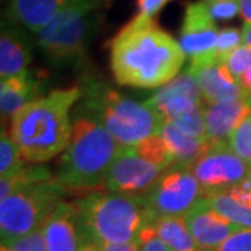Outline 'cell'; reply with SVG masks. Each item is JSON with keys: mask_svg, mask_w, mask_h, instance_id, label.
<instances>
[{"mask_svg": "<svg viewBox=\"0 0 251 251\" xmlns=\"http://www.w3.org/2000/svg\"><path fill=\"white\" fill-rule=\"evenodd\" d=\"M109 54L117 84L140 90H159L175 80L187 57L155 18L138 14L109 41Z\"/></svg>", "mask_w": 251, "mask_h": 251, "instance_id": "cell-1", "label": "cell"}, {"mask_svg": "<svg viewBox=\"0 0 251 251\" xmlns=\"http://www.w3.org/2000/svg\"><path fill=\"white\" fill-rule=\"evenodd\" d=\"M81 95L80 85L53 90L14 115L9 134L24 161L45 163L66 151L73 134L72 109Z\"/></svg>", "mask_w": 251, "mask_h": 251, "instance_id": "cell-2", "label": "cell"}, {"mask_svg": "<svg viewBox=\"0 0 251 251\" xmlns=\"http://www.w3.org/2000/svg\"><path fill=\"white\" fill-rule=\"evenodd\" d=\"M120 148L95 119L77 115L70 143L56 163L54 180L69 191L103 190L109 168Z\"/></svg>", "mask_w": 251, "mask_h": 251, "instance_id": "cell-3", "label": "cell"}, {"mask_svg": "<svg viewBox=\"0 0 251 251\" xmlns=\"http://www.w3.org/2000/svg\"><path fill=\"white\" fill-rule=\"evenodd\" d=\"M82 115L95 119L122 147H133L155 135L161 120L152 109L110 87L95 74H84L80 81Z\"/></svg>", "mask_w": 251, "mask_h": 251, "instance_id": "cell-4", "label": "cell"}, {"mask_svg": "<svg viewBox=\"0 0 251 251\" xmlns=\"http://www.w3.org/2000/svg\"><path fill=\"white\" fill-rule=\"evenodd\" d=\"M75 205L81 236L98 244L137 242L144 227L152 224L143 196L98 190Z\"/></svg>", "mask_w": 251, "mask_h": 251, "instance_id": "cell-5", "label": "cell"}, {"mask_svg": "<svg viewBox=\"0 0 251 251\" xmlns=\"http://www.w3.org/2000/svg\"><path fill=\"white\" fill-rule=\"evenodd\" d=\"M110 0H74L35 34L36 46L53 66L84 62Z\"/></svg>", "mask_w": 251, "mask_h": 251, "instance_id": "cell-6", "label": "cell"}, {"mask_svg": "<svg viewBox=\"0 0 251 251\" xmlns=\"http://www.w3.org/2000/svg\"><path fill=\"white\" fill-rule=\"evenodd\" d=\"M69 190L54 179L46 180L11 194L0 201L1 244L44 227Z\"/></svg>", "mask_w": 251, "mask_h": 251, "instance_id": "cell-7", "label": "cell"}, {"mask_svg": "<svg viewBox=\"0 0 251 251\" xmlns=\"http://www.w3.org/2000/svg\"><path fill=\"white\" fill-rule=\"evenodd\" d=\"M204 198V193L190 168L172 166L143 196L152 222L159 218L184 216Z\"/></svg>", "mask_w": 251, "mask_h": 251, "instance_id": "cell-8", "label": "cell"}, {"mask_svg": "<svg viewBox=\"0 0 251 251\" xmlns=\"http://www.w3.org/2000/svg\"><path fill=\"white\" fill-rule=\"evenodd\" d=\"M250 165L244 162L226 141L206 144L205 151L190 168L204 197L225 191L247 179Z\"/></svg>", "mask_w": 251, "mask_h": 251, "instance_id": "cell-9", "label": "cell"}, {"mask_svg": "<svg viewBox=\"0 0 251 251\" xmlns=\"http://www.w3.org/2000/svg\"><path fill=\"white\" fill-rule=\"evenodd\" d=\"M168 171L143 158L133 147H122L112 162L103 190L130 196H144Z\"/></svg>", "mask_w": 251, "mask_h": 251, "instance_id": "cell-10", "label": "cell"}, {"mask_svg": "<svg viewBox=\"0 0 251 251\" xmlns=\"http://www.w3.org/2000/svg\"><path fill=\"white\" fill-rule=\"evenodd\" d=\"M187 72L197 81L204 103L250 98L225 62L215 52L191 59Z\"/></svg>", "mask_w": 251, "mask_h": 251, "instance_id": "cell-11", "label": "cell"}, {"mask_svg": "<svg viewBox=\"0 0 251 251\" xmlns=\"http://www.w3.org/2000/svg\"><path fill=\"white\" fill-rule=\"evenodd\" d=\"M218 34L219 31L215 25V20L204 0L186 4L179 39L186 56L196 59L215 52Z\"/></svg>", "mask_w": 251, "mask_h": 251, "instance_id": "cell-12", "label": "cell"}, {"mask_svg": "<svg viewBox=\"0 0 251 251\" xmlns=\"http://www.w3.org/2000/svg\"><path fill=\"white\" fill-rule=\"evenodd\" d=\"M188 230L202 251L214 250L240 227L218 214L215 209L200 200L184 216Z\"/></svg>", "mask_w": 251, "mask_h": 251, "instance_id": "cell-13", "label": "cell"}, {"mask_svg": "<svg viewBox=\"0 0 251 251\" xmlns=\"http://www.w3.org/2000/svg\"><path fill=\"white\" fill-rule=\"evenodd\" d=\"M27 29L11 21H3L0 32V78L7 80L29 72L32 48Z\"/></svg>", "mask_w": 251, "mask_h": 251, "instance_id": "cell-14", "label": "cell"}, {"mask_svg": "<svg viewBox=\"0 0 251 251\" xmlns=\"http://www.w3.org/2000/svg\"><path fill=\"white\" fill-rule=\"evenodd\" d=\"M46 75L41 72H28L23 75L0 81L1 123L10 120L32 100L42 97Z\"/></svg>", "mask_w": 251, "mask_h": 251, "instance_id": "cell-15", "label": "cell"}, {"mask_svg": "<svg viewBox=\"0 0 251 251\" xmlns=\"http://www.w3.org/2000/svg\"><path fill=\"white\" fill-rule=\"evenodd\" d=\"M206 140L209 143L226 141L234 130L251 115V97L239 100L204 103Z\"/></svg>", "mask_w": 251, "mask_h": 251, "instance_id": "cell-16", "label": "cell"}, {"mask_svg": "<svg viewBox=\"0 0 251 251\" xmlns=\"http://www.w3.org/2000/svg\"><path fill=\"white\" fill-rule=\"evenodd\" d=\"M44 232L48 251H80L81 233L75 201H63L44 225Z\"/></svg>", "mask_w": 251, "mask_h": 251, "instance_id": "cell-17", "label": "cell"}, {"mask_svg": "<svg viewBox=\"0 0 251 251\" xmlns=\"http://www.w3.org/2000/svg\"><path fill=\"white\" fill-rule=\"evenodd\" d=\"M74 0H9L6 18L36 34Z\"/></svg>", "mask_w": 251, "mask_h": 251, "instance_id": "cell-18", "label": "cell"}, {"mask_svg": "<svg viewBox=\"0 0 251 251\" xmlns=\"http://www.w3.org/2000/svg\"><path fill=\"white\" fill-rule=\"evenodd\" d=\"M156 134L163 140L168 151L171 153L173 166L191 168L194 162L205 151L208 141L194 138L183 133L172 123L162 122Z\"/></svg>", "mask_w": 251, "mask_h": 251, "instance_id": "cell-19", "label": "cell"}, {"mask_svg": "<svg viewBox=\"0 0 251 251\" xmlns=\"http://www.w3.org/2000/svg\"><path fill=\"white\" fill-rule=\"evenodd\" d=\"M151 226L158 237L173 251H202L190 233L183 216L159 218L155 219Z\"/></svg>", "mask_w": 251, "mask_h": 251, "instance_id": "cell-20", "label": "cell"}, {"mask_svg": "<svg viewBox=\"0 0 251 251\" xmlns=\"http://www.w3.org/2000/svg\"><path fill=\"white\" fill-rule=\"evenodd\" d=\"M204 201L240 229H251V201L237 198L229 190L206 196Z\"/></svg>", "mask_w": 251, "mask_h": 251, "instance_id": "cell-21", "label": "cell"}, {"mask_svg": "<svg viewBox=\"0 0 251 251\" xmlns=\"http://www.w3.org/2000/svg\"><path fill=\"white\" fill-rule=\"evenodd\" d=\"M52 179H54L53 171L44 163H25L13 175L0 179V201L24 188Z\"/></svg>", "mask_w": 251, "mask_h": 251, "instance_id": "cell-22", "label": "cell"}, {"mask_svg": "<svg viewBox=\"0 0 251 251\" xmlns=\"http://www.w3.org/2000/svg\"><path fill=\"white\" fill-rule=\"evenodd\" d=\"M180 95L190 97V98H194L197 99V100L204 102L196 78L188 72H183L180 73L175 80H172L166 85H163L158 91H155L153 95H151L144 103L148 108H152V106L161 103V102L166 100V99H171L173 97H180Z\"/></svg>", "mask_w": 251, "mask_h": 251, "instance_id": "cell-23", "label": "cell"}, {"mask_svg": "<svg viewBox=\"0 0 251 251\" xmlns=\"http://www.w3.org/2000/svg\"><path fill=\"white\" fill-rule=\"evenodd\" d=\"M25 165L17 145L11 140L9 131H4V126L1 127L0 137V179H4L14 172H17L21 166Z\"/></svg>", "mask_w": 251, "mask_h": 251, "instance_id": "cell-24", "label": "cell"}, {"mask_svg": "<svg viewBox=\"0 0 251 251\" xmlns=\"http://www.w3.org/2000/svg\"><path fill=\"white\" fill-rule=\"evenodd\" d=\"M133 148L135 150V152L141 155L143 158L159 165L165 169H169L173 166L171 153L168 151L163 140L158 134L145 138L141 143L133 145Z\"/></svg>", "mask_w": 251, "mask_h": 251, "instance_id": "cell-25", "label": "cell"}, {"mask_svg": "<svg viewBox=\"0 0 251 251\" xmlns=\"http://www.w3.org/2000/svg\"><path fill=\"white\" fill-rule=\"evenodd\" d=\"M175 125L183 133L191 135L194 138L208 141L206 140V127H205V117H204V110L201 108L194 109L191 112L183 113L180 116L175 117L172 122H168Z\"/></svg>", "mask_w": 251, "mask_h": 251, "instance_id": "cell-26", "label": "cell"}, {"mask_svg": "<svg viewBox=\"0 0 251 251\" xmlns=\"http://www.w3.org/2000/svg\"><path fill=\"white\" fill-rule=\"evenodd\" d=\"M227 143L243 161L251 166V115L234 130Z\"/></svg>", "mask_w": 251, "mask_h": 251, "instance_id": "cell-27", "label": "cell"}, {"mask_svg": "<svg viewBox=\"0 0 251 251\" xmlns=\"http://www.w3.org/2000/svg\"><path fill=\"white\" fill-rule=\"evenodd\" d=\"M0 251H48L44 227L21 236L13 242L1 244Z\"/></svg>", "mask_w": 251, "mask_h": 251, "instance_id": "cell-28", "label": "cell"}, {"mask_svg": "<svg viewBox=\"0 0 251 251\" xmlns=\"http://www.w3.org/2000/svg\"><path fill=\"white\" fill-rule=\"evenodd\" d=\"M243 44V32L239 28L226 27L219 29L218 39H216L215 50L219 54V57L222 60H226V57L236 50L237 48H240Z\"/></svg>", "mask_w": 251, "mask_h": 251, "instance_id": "cell-29", "label": "cell"}, {"mask_svg": "<svg viewBox=\"0 0 251 251\" xmlns=\"http://www.w3.org/2000/svg\"><path fill=\"white\" fill-rule=\"evenodd\" d=\"M215 21H229L240 14V0H204Z\"/></svg>", "mask_w": 251, "mask_h": 251, "instance_id": "cell-30", "label": "cell"}, {"mask_svg": "<svg viewBox=\"0 0 251 251\" xmlns=\"http://www.w3.org/2000/svg\"><path fill=\"white\" fill-rule=\"evenodd\" d=\"M226 67L239 80L244 73L251 69V49L242 45L233 50L225 60Z\"/></svg>", "mask_w": 251, "mask_h": 251, "instance_id": "cell-31", "label": "cell"}, {"mask_svg": "<svg viewBox=\"0 0 251 251\" xmlns=\"http://www.w3.org/2000/svg\"><path fill=\"white\" fill-rule=\"evenodd\" d=\"M209 251H251V229H239L224 243Z\"/></svg>", "mask_w": 251, "mask_h": 251, "instance_id": "cell-32", "label": "cell"}, {"mask_svg": "<svg viewBox=\"0 0 251 251\" xmlns=\"http://www.w3.org/2000/svg\"><path fill=\"white\" fill-rule=\"evenodd\" d=\"M140 251H173L165 242H162L155 233L151 225L145 226L138 236Z\"/></svg>", "mask_w": 251, "mask_h": 251, "instance_id": "cell-33", "label": "cell"}, {"mask_svg": "<svg viewBox=\"0 0 251 251\" xmlns=\"http://www.w3.org/2000/svg\"><path fill=\"white\" fill-rule=\"evenodd\" d=\"M171 0H135L137 14L141 17L155 18Z\"/></svg>", "mask_w": 251, "mask_h": 251, "instance_id": "cell-34", "label": "cell"}, {"mask_svg": "<svg viewBox=\"0 0 251 251\" xmlns=\"http://www.w3.org/2000/svg\"><path fill=\"white\" fill-rule=\"evenodd\" d=\"M102 251H140V244L137 242L122 243V244H99Z\"/></svg>", "mask_w": 251, "mask_h": 251, "instance_id": "cell-35", "label": "cell"}, {"mask_svg": "<svg viewBox=\"0 0 251 251\" xmlns=\"http://www.w3.org/2000/svg\"><path fill=\"white\" fill-rule=\"evenodd\" d=\"M240 16L246 24H251V0H240Z\"/></svg>", "mask_w": 251, "mask_h": 251, "instance_id": "cell-36", "label": "cell"}, {"mask_svg": "<svg viewBox=\"0 0 251 251\" xmlns=\"http://www.w3.org/2000/svg\"><path fill=\"white\" fill-rule=\"evenodd\" d=\"M80 251H102L98 243L92 242L90 239H85L81 236V247Z\"/></svg>", "mask_w": 251, "mask_h": 251, "instance_id": "cell-37", "label": "cell"}, {"mask_svg": "<svg viewBox=\"0 0 251 251\" xmlns=\"http://www.w3.org/2000/svg\"><path fill=\"white\" fill-rule=\"evenodd\" d=\"M239 82L243 87V90L246 91L249 95H251V69H249L247 72L243 74L242 77L239 78Z\"/></svg>", "mask_w": 251, "mask_h": 251, "instance_id": "cell-38", "label": "cell"}, {"mask_svg": "<svg viewBox=\"0 0 251 251\" xmlns=\"http://www.w3.org/2000/svg\"><path fill=\"white\" fill-rule=\"evenodd\" d=\"M242 32H243V44L244 46H247V48H250L251 49V24H246L244 23V25L242 28Z\"/></svg>", "mask_w": 251, "mask_h": 251, "instance_id": "cell-39", "label": "cell"}, {"mask_svg": "<svg viewBox=\"0 0 251 251\" xmlns=\"http://www.w3.org/2000/svg\"><path fill=\"white\" fill-rule=\"evenodd\" d=\"M247 180H249V183H250V188H251V168H250V172H249V176H247Z\"/></svg>", "mask_w": 251, "mask_h": 251, "instance_id": "cell-40", "label": "cell"}]
</instances>
